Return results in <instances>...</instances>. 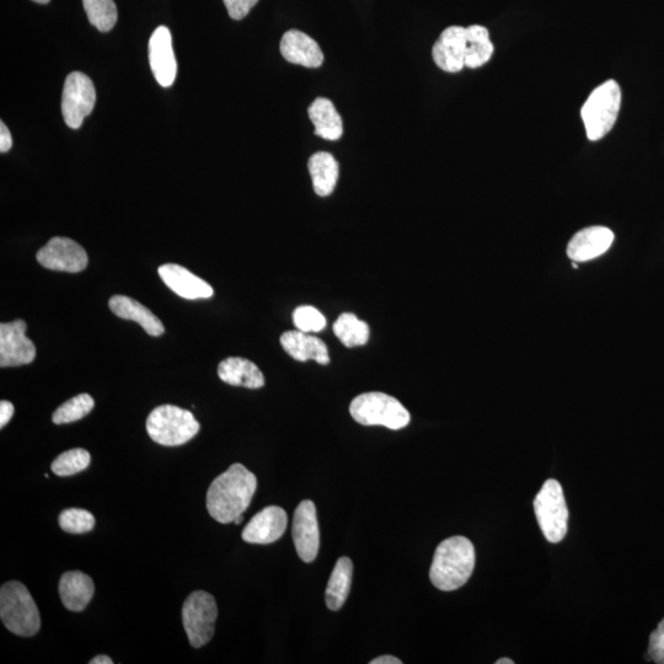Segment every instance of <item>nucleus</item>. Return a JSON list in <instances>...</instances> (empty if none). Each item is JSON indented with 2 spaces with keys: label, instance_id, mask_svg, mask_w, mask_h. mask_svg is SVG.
<instances>
[{
  "label": "nucleus",
  "instance_id": "nucleus-19",
  "mask_svg": "<svg viewBox=\"0 0 664 664\" xmlns=\"http://www.w3.org/2000/svg\"><path fill=\"white\" fill-rule=\"evenodd\" d=\"M281 345L289 356L298 362L314 360L319 364H329V350L319 337L303 331H286L281 336Z\"/></svg>",
  "mask_w": 664,
  "mask_h": 664
},
{
  "label": "nucleus",
  "instance_id": "nucleus-36",
  "mask_svg": "<svg viewBox=\"0 0 664 664\" xmlns=\"http://www.w3.org/2000/svg\"><path fill=\"white\" fill-rule=\"evenodd\" d=\"M14 405L9 401L3 400L0 403V427L4 428L7 423L12 420L14 415Z\"/></svg>",
  "mask_w": 664,
  "mask_h": 664
},
{
  "label": "nucleus",
  "instance_id": "nucleus-2",
  "mask_svg": "<svg viewBox=\"0 0 664 664\" xmlns=\"http://www.w3.org/2000/svg\"><path fill=\"white\" fill-rule=\"evenodd\" d=\"M475 569V548L465 537H452L438 545L430 570L432 585L443 592L463 587Z\"/></svg>",
  "mask_w": 664,
  "mask_h": 664
},
{
  "label": "nucleus",
  "instance_id": "nucleus-29",
  "mask_svg": "<svg viewBox=\"0 0 664 664\" xmlns=\"http://www.w3.org/2000/svg\"><path fill=\"white\" fill-rule=\"evenodd\" d=\"M94 408L95 401L89 394H79L53 412L52 421L56 425L76 422L84 419Z\"/></svg>",
  "mask_w": 664,
  "mask_h": 664
},
{
  "label": "nucleus",
  "instance_id": "nucleus-17",
  "mask_svg": "<svg viewBox=\"0 0 664 664\" xmlns=\"http://www.w3.org/2000/svg\"><path fill=\"white\" fill-rule=\"evenodd\" d=\"M614 242V233L605 227H589L580 230L567 245V256L572 261L586 262L607 253Z\"/></svg>",
  "mask_w": 664,
  "mask_h": 664
},
{
  "label": "nucleus",
  "instance_id": "nucleus-1",
  "mask_svg": "<svg viewBox=\"0 0 664 664\" xmlns=\"http://www.w3.org/2000/svg\"><path fill=\"white\" fill-rule=\"evenodd\" d=\"M257 487L256 476L243 464H233L219 475L207 492V510L222 524L235 522L248 510Z\"/></svg>",
  "mask_w": 664,
  "mask_h": 664
},
{
  "label": "nucleus",
  "instance_id": "nucleus-24",
  "mask_svg": "<svg viewBox=\"0 0 664 664\" xmlns=\"http://www.w3.org/2000/svg\"><path fill=\"white\" fill-rule=\"evenodd\" d=\"M308 168L315 194L321 197L330 196L340 175L337 160L330 153L318 152L310 157Z\"/></svg>",
  "mask_w": 664,
  "mask_h": 664
},
{
  "label": "nucleus",
  "instance_id": "nucleus-37",
  "mask_svg": "<svg viewBox=\"0 0 664 664\" xmlns=\"http://www.w3.org/2000/svg\"><path fill=\"white\" fill-rule=\"evenodd\" d=\"M372 664H401V660L394 656H380L371 662Z\"/></svg>",
  "mask_w": 664,
  "mask_h": 664
},
{
  "label": "nucleus",
  "instance_id": "nucleus-41",
  "mask_svg": "<svg viewBox=\"0 0 664 664\" xmlns=\"http://www.w3.org/2000/svg\"><path fill=\"white\" fill-rule=\"evenodd\" d=\"M34 2L39 3V4H47V3H50L51 0H34Z\"/></svg>",
  "mask_w": 664,
  "mask_h": 664
},
{
  "label": "nucleus",
  "instance_id": "nucleus-30",
  "mask_svg": "<svg viewBox=\"0 0 664 664\" xmlns=\"http://www.w3.org/2000/svg\"><path fill=\"white\" fill-rule=\"evenodd\" d=\"M90 454L82 448L71 449L53 460L51 469L57 476H72L84 471L90 465Z\"/></svg>",
  "mask_w": 664,
  "mask_h": 664
},
{
  "label": "nucleus",
  "instance_id": "nucleus-8",
  "mask_svg": "<svg viewBox=\"0 0 664 664\" xmlns=\"http://www.w3.org/2000/svg\"><path fill=\"white\" fill-rule=\"evenodd\" d=\"M218 617L216 599L205 591H196L187 597L182 607V623L195 649L205 646L212 640Z\"/></svg>",
  "mask_w": 664,
  "mask_h": 664
},
{
  "label": "nucleus",
  "instance_id": "nucleus-27",
  "mask_svg": "<svg viewBox=\"0 0 664 664\" xmlns=\"http://www.w3.org/2000/svg\"><path fill=\"white\" fill-rule=\"evenodd\" d=\"M334 334L348 348L366 345L371 335L369 326L355 314H341L334 324Z\"/></svg>",
  "mask_w": 664,
  "mask_h": 664
},
{
  "label": "nucleus",
  "instance_id": "nucleus-34",
  "mask_svg": "<svg viewBox=\"0 0 664 664\" xmlns=\"http://www.w3.org/2000/svg\"><path fill=\"white\" fill-rule=\"evenodd\" d=\"M230 18L242 20L251 12L259 0H223Z\"/></svg>",
  "mask_w": 664,
  "mask_h": 664
},
{
  "label": "nucleus",
  "instance_id": "nucleus-9",
  "mask_svg": "<svg viewBox=\"0 0 664 664\" xmlns=\"http://www.w3.org/2000/svg\"><path fill=\"white\" fill-rule=\"evenodd\" d=\"M96 91L93 80L84 73L73 72L64 82L62 114L67 126L78 130L85 117L94 110Z\"/></svg>",
  "mask_w": 664,
  "mask_h": 664
},
{
  "label": "nucleus",
  "instance_id": "nucleus-39",
  "mask_svg": "<svg viewBox=\"0 0 664 664\" xmlns=\"http://www.w3.org/2000/svg\"><path fill=\"white\" fill-rule=\"evenodd\" d=\"M514 662L510 658H501V660L496 661V664H513Z\"/></svg>",
  "mask_w": 664,
  "mask_h": 664
},
{
  "label": "nucleus",
  "instance_id": "nucleus-12",
  "mask_svg": "<svg viewBox=\"0 0 664 664\" xmlns=\"http://www.w3.org/2000/svg\"><path fill=\"white\" fill-rule=\"evenodd\" d=\"M292 535L297 554L304 562L317 559L320 548V530L314 502L299 503L293 517Z\"/></svg>",
  "mask_w": 664,
  "mask_h": 664
},
{
  "label": "nucleus",
  "instance_id": "nucleus-28",
  "mask_svg": "<svg viewBox=\"0 0 664 664\" xmlns=\"http://www.w3.org/2000/svg\"><path fill=\"white\" fill-rule=\"evenodd\" d=\"M90 24L101 32H109L117 23L114 0H83Z\"/></svg>",
  "mask_w": 664,
  "mask_h": 664
},
{
  "label": "nucleus",
  "instance_id": "nucleus-10",
  "mask_svg": "<svg viewBox=\"0 0 664 664\" xmlns=\"http://www.w3.org/2000/svg\"><path fill=\"white\" fill-rule=\"evenodd\" d=\"M37 261L45 269L60 272L78 273L88 266L87 251L69 238H52L36 255Z\"/></svg>",
  "mask_w": 664,
  "mask_h": 664
},
{
  "label": "nucleus",
  "instance_id": "nucleus-32",
  "mask_svg": "<svg viewBox=\"0 0 664 664\" xmlns=\"http://www.w3.org/2000/svg\"><path fill=\"white\" fill-rule=\"evenodd\" d=\"M293 323L299 331L312 334V332H320L325 329L326 319L317 308L303 305L294 310Z\"/></svg>",
  "mask_w": 664,
  "mask_h": 664
},
{
  "label": "nucleus",
  "instance_id": "nucleus-35",
  "mask_svg": "<svg viewBox=\"0 0 664 664\" xmlns=\"http://www.w3.org/2000/svg\"><path fill=\"white\" fill-rule=\"evenodd\" d=\"M13 147V138L5 123L0 122V153H7Z\"/></svg>",
  "mask_w": 664,
  "mask_h": 664
},
{
  "label": "nucleus",
  "instance_id": "nucleus-38",
  "mask_svg": "<svg viewBox=\"0 0 664 664\" xmlns=\"http://www.w3.org/2000/svg\"><path fill=\"white\" fill-rule=\"evenodd\" d=\"M90 664H112L114 661L111 660L110 657L107 656H96L89 662Z\"/></svg>",
  "mask_w": 664,
  "mask_h": 664
},
{
  "label": "nucleus",
  "instance_id": "nucleus-21",
  "mask_svg": "<svg viewBox=\"0 0 664 664\" xmlns=\"http://www.w3.org/2000/svg\"><path fill=\"white\" fill-rule=\"evenodd\" d=\"M218 377L234 387L260 389L265 385L264 374L254 362L240 357H230L219 363Z\"/></svg>",
  "mask_w": 664,
  "mask_h": 664
},
{
  "label": "nucleus",
  "instance_id": "nucleus-5",
  "mask_svg": "<svg viewBox=\"0 0 664 664\" xmlns=\"http://www.w3.org/2000/svg\"><path fill=\"white\" fill-rule=\"evenodd\" d=\"M200 431V423L192 412L174 405L154 409L147 420V432L155 443L165 447L182 446Z\"/></svg>",
  "mask_w": 664,
  "mask_h": 664
},
{
  "label": "nucleus",
  "instance_id": "nucleus-15",
  "mask_svg": "<svg viewBox=\"0 0 664 664\" xmlns=\"http://www.w3.org/2000/svg\"><path fill=\"white\" fill-rule=\"evenodd\" d=\"M467 28L451 26L444 30L433 46V61L447 73H458L465 67Z\"/></svg>",
  "mask_w": 664,
  "mask_h": 664
},
{
  "label": "nucleus",
  "instance_id": "nucleus-14",
  "mask_svg": "<svg viewBox=\"0 0 664 664\" xmlns=\"http://www.w3.org/2000/svg\"><path fill=\"white\" fill-rule=\"evenodd\" d=\"M288 516L281 507L270 506L255 514L243 530L242 538L249 544L267 545L277 542L285 534Z\"/></svg>",
  "mask_w": 664,
  "mask_h": 664
},
{
  "label": "nucleus",
  "instance_id": "nucleus-13",
  "mask_svg": "<svg viewBox=\"0 0 664 664\" xmlns=\"http://www.w3.org/2000/svg\"><path fill=\"white\" fill-rule=\"evenodd\" d=\"M149 62L157 82L164 88L174 84L178 63L174 55L173 36L166 26H159L149 40Z\"/></svg>",
  "mask_w": 664,
  "mask_h": 664
},
{
  "label": "nucleus",
  "instance_id": "nucleus-40",
  "mask_svg": "<svg viewBox=\"0 0 664 664\" xmlns=\"http://www.w3.org/2000/svg\"><path fill=\"white\" fill-rule=\"evenodd\" d=\"M243 521H244V517L240 516L237 519H235L234 523L237 524V526H239V524L242 523Z\"/></svg>",
  "mask_w": 664,
  "mask_h": 664
},
{
  "label": "nucleus",
  "instance_id": "nucleus-20",
  "mask_svg": "<svg viewBox=\"0 0 664 664\" xmlns=\"http://www.w3.org/2000/svg\"><path fill=\"white\" fill-rule=\"evenodd\" d=\"M95 593L94 581L80 571L66 572L60 581V596L64 607L71 612H82Z\"/></svg>",
  "mask_w": 664,
  "mask_h": 664
},
{
  "label": "nucleus",
  "instance_id": "nucleus-18",
  "mask_svg": "<svg viewBox=\"0 0 664 664\" xmlns=\"http://www.w3.org/2000/svg\"><path fill=\"white\" fill-rule=\"evenodd\" d=\"M280 50L287 62L298 66L319 68L324 63V53L317 41L302 31H287L282 37Z\"/></svg>",
  "mask_w": 664,
  "mask_h": 664
},
{
  "label": "nucleus",
  "instance_id": "nucleus-11",
  "mask_svg": "<svg viewBox=\"0 0 664 664\" xmlns=\"http://www.w3.org/2000/svg\"><path fill=\"white\" fill-rule=\"evenodd\" d=\"M24 320L0 325V367H19L34 362L36 347L26 336Z\"/></svg>",
  "mask_w": 664,
  "mask_h": 664
},
{
  "label": "nucleus",
  "instance_id": "nucleus-33",
  "mask_svg": "<svg viewBox=\"0 0 664 664\" xmlns=\"http://www.w3.org/2000/svg\"><path fill=\"white\" fill-rule=\"evenodd\" d=\"M649 656L651 661L664 664V619L650 635Z\"/></svg>",
  "mask_w": 664,
  "mask_h": 664
},
{
  "label": "nucleus",
  "instance_id": "nucleus-25",
  "mask_svg": "<svg viewBox=\"0 0 664 664\" xmlns=\"http://www.w3.org/2000/svg\"><path fill=\"white\" fill-rule=\"evenodd\" d=\"M353 564L351 559L337 560L326 588L325 602L330 610H340L347 601L352 585Z\"/></svg>",
  "mask_w": 664,
  "mask_h": 664
},
{
  "label": "nucleus",
  "instance_id": "nucleus-7",
  "mask_svg": "<svg viewBox=\"0 0 664 664\" xmlns=\"http://www.w3.org/2000/svg\"><path fill=\"white\" fill-rule=\"evenodd\" d=\"M534 511L546 540L560 543L569 529L570 513L559 481H546L535 497Z\"/></svg>",
  "mask_w": 664,
  "mask_h": 664
},
{
  "label": "nucleus",
  "instance_id": "nucleus-31",
  "mask_svg": "<svg viewBox=\"0 0 664 664\" xmlns=\"http://www.w3.org/2000/svg\"><path fill=\"white\" fill-rule=\"evenodd\" d=\"M58 523L64 532L71 534H84L91 532L95 527V517L89 511L80 508L64 510L58 518Z\"/></svg>",
  "mask_w": 664,
  "mask_h": 664
},
{
  "label": "nucleus",
  "instance_id": "nucleus-22",
  "mask_svg": "<svg viewBox=\"0 0 664 664\" xmlns=\"http://www.w3.org/2000/svg\"><path fill=\"white\" fill-rule=\"evenodd\" d=\"M109 305L111 312L116 317L136 321L146 330L148 335L160 336L164 334L165 328L162 321L135 299L126 296H114L110 299Z\"/></svg>",
  "mask_w": 664,
  "mask_h": 664
},
{
  "label": "nucleus",
  "instance_id": "nucleus-3",
  "mask_svg": "<svg viewBox=\"0 0 664 664\" xmlns=\"http://www.w3.org/2000/svg\"><path fill=\"white\" fill-rule=\"evenodd\" d=\"M0 619L5 628L15 635L31 637L39 633L40 612L23 583L10 581L0 589Z\"/></svg>",
  "mask_w": 664,
  "mask_h": 664
},
{
  "label": "nucleus",
  "instance_id": "nucleus-42",
  "mask_svg": "<svg viewBox=\"0 0 664 664\" xmlns=\"http://www.w3.org/2000/svg\"><path fill=\"white\" fill-rule=\"evenodd\" d=\"M577 264H578V262L574 261V264H572V267H574V269H578V265H577Z\"/></svg>",
  "mask_w": 664,
  "mask_h": 664
},
{
  "label": "nucleus",
  "instance_id": "nucleus-4",
  "mask_svg": "<svg viewBox=\"0 0 664 664\" xmlns=\"http://www.w3.org/2000/svg\"><path fill=\"white\" fill-rule=\"evenodd\" d=\"M350 414L363 426H384L403 430L411 421L410 412L398 399L384 393H364L352 400Z\"/></svg>",
  "mask_w": 664,
  "mask_h": 664
},
{
  "label": "nucleus",
  "instance_id": "nucleus-16",
  "mask_svg": "<svg viewBox=\"0 0 664 664\" xmlns=\"http://www.w3.org/2000/svg\"><path fill=\"white\" fill-rule=\"evenodd\" d=\"M158 272L165 285L182 298L196 301L213 297V288L185 267L165 264L159 267Z\"/></svg>",
  "mask_w": 664,
  "mask_h": 664
},
{
  "label": "nucleus",
  "instance_id": "nucleus-6",
  "mask_svg": "<svg viewBox=\"0 0 664 664\" xmlns=\"http://www.w3.org/2000/svg\"><path fill=\"white\" fill-rule=\"evenodd\" d=\"M621 105V89L615 80L599 85L582 106L581 116L589 141H599L617 122Z\"/></svg>",
  "mask_w": 664,
  "mask_h": 664
},
{
  "label": "nucleus",
  "instance_id": "nucleus-26",
  "mask_svg": "<svg viewBox=\"0 0 664 664\" xmlns=\"http://www.w3.org/2000/svg\"><path fill=\"white\" fill-rule=\"evenodd\" d=\"M494 55V45L490 40L489 30L481 25L467 28V53L465 67L475 69L483 67Z\"/></svg>",
  "mask_w": 664,
  "mask_h": 664
},
{
  "label": "nucleus",
  "instance_id": "nucleus-23",
  "mask_svg": "<svg viewBox=\"0 0 664 664\" xmlns=\"http://www.w3.org/2000/svg\"><path fill=\"white\" fill-rule=\"evenodd\" d=\"M308 115L314 123L315 135L326 141H339L344 135L342 119L329 99L318 98L309 106Z\"/></svg>",
  "mask_w": 664,
  "mask_h": 664
}]
</instances>
